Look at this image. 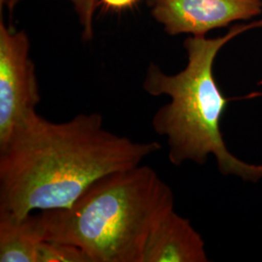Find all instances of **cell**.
<instances>
[{
  "label": "cell",
  "instance_id": "obj_1",
  "mask_svg": "<svg viewBox=\"0 0 262 262\" xmlns=\"http://www.w3.org/2000/svg\"><path fill=\"white\" fill-rule=\"evenodd\" d=\"M105 129L100 114H79L54 122L30 115L0 148V219L71 206L98 179L132 168L159 151Z\"/></svg>",
  "mask_w": 262,
  "mask_h": 262
},
{
  "label": "cell",
  "instance_id": "obj_2",
  "mask_svg": "<svg viewBox=\"0 0 262 262\" xmlns=\"http://www.w3.org/2000/svg\"><path fill=\"white\" fill-rule=\"evenodd\" d=\"M174 209V194L140 164L103 176L68 208L31 216L43 241L81 248L92 262H142L150 231Z\"/></svg>",
  "mask_w": 262,
  "mask_h": 262
},
{
  "label": "cell",
  "instance_id": "obj_3",
  "mask_svg": "<svg viewBox=\"0 0 262 262\" xmlns=\"http://www.w3.org/2000/svg\"><path fill=\"white\" fill-rule=\"evenodd\" d=\"M253 25L235 26L224 36H190L184 42L187 64L175 75L164 73L150 63L143 90L151 96L168 95L170 103L160 107L151 119V126L168 144V159L179 166L186 161L203 165L215 156L223 175L239 176L245 181L262 178L261 165L246 163L234 157L225 145L221 121L229 102L215 82L213 67L221 49Z\"/></svg>",
  "mask_w": 262,
  "mask_h": 262
},
{
  "label": "cell",
  "instance_id": "obj_4",
  "mask_svg": "<svg viewBox=\"0 0 262 262\" xmlns=\"http://www.w3.org/2000/svg\"><path fill=\"white\" fill-rule=\"evenodd\" d=\"M30 42L23 30L0 21V148L41 101Z\"/></svg>",
  "mask_w": 262,
  "mask_h": 262
},
{
  "label": "cell",
  "instance_id": "obj_5",
  "mask_svg": "<svg viewBox=\"0 0 262 262\" xmlns=\"http://www.w3.org/2000/svg\"><path fill=\"white\" fill-rule=\"evenodd\" d=\"M262 12V0H156L151 16L170 35L205 36L210 30L251 19Z\"/></svg>",
  "mask_w": 262,
  "mask_h": 262
},
{
  "label": "cell",
  "instance_id": "obj_6",
  "mask_svg": "<svg viewBox=\"0 0 262 262\" xmlns=\"http://www.w3.org/2000/svg\"><path fill=\"white\" fill-rule=\"evenodd\" d=\"M206 261L205 242L201 235L174 209L150 231L142 259V262Z\"/></svg>",
  "mask_w": 262,
  "mask_h": 262
},
{
  "label": "cell",
  "instance_id": "obj_7",
  "mask_svg": "<svg viewBox=\"0 0 262 262\" xmlns=\"http://www.w3.org/2000/svg\"><path fill=\"white\" fill-rule=\"evenodd\" d=\"M42 241L31 214L20 222L0 219V262H37Z\"/></svg>",
  "mask_w": 262,
  "mask_h": 262
},
{
  "label": "cell",
  "instance_id": "obj_8",
  "mask_svg": "<svg viewBox=\"0 0 262 262\" xmlns=\"http://www.w3.org/2000/svg\"><path fill=\"white\" fill-rule=\"evenodd\" d=\"M37 262H92L84 251L71 244L42 241L38 248Z\"/></svg>",
  "mask_w": 262,
  "mask_h": 262
},
{
  "label": "cell",
  "instance_id": "obj_9",
  "mask_svg": "<svg viewBox=\"0 0 262 262\" xmlns=\"http://www.w3.org/2000/svg\"><path fill=\"white\" fill-rule=\"evenodd\" d=\"M21 0H5V6L13 12ZM78 16L79 23L82 27V35L84 40H92L94 37V18L96 8L100 0H68Z\"/></svg>",
  "mask_w": 262,
  "mask_h": 262
},
{
  "label": "cell",
  "instance_id": "obj_10",
  "mask_svg": "<svg viewBox=\"0 0 262 262\" xmlns=\"http://www.w3.org/2000/svg\"><path fill=\"white\" fill-rule=\"evenodd\" d=\"M139 0H100L106 8L113 10H122L134 6Z\"/></svg>",
  "mask_w": 262,
  "mask_h": 262
},
{
  "label": "cell",
  "instance_id": "obj_11",
  "mask_svg": "<svg viewBox=\"0 0 262 262\" xmlns=\"http://www.w3.org/2000/svg\"><path fill=\"white\" fill-rule=\"evenodd\" d=\"M5 6V0H0V10L2 11L3 7Z\"/></svg>",
  "mask_w": 262,
  "mask_h": 262
},
{
  "label": "cell",
  "instance_id": "obj_12",
  "mask_svg": "<svg viewBox=\"0 0 262 262\" xmlns=\"http://www.w3.org/2000/svg\"><path fill=\"white\" fill-rule=\"evenodd\" d=\"M155 1H156V0H148V2L150 3V5H151V4H152Z\"/></svg>",
  "mask_w": 262,
  "mask_h": 262
}]
</instances>
